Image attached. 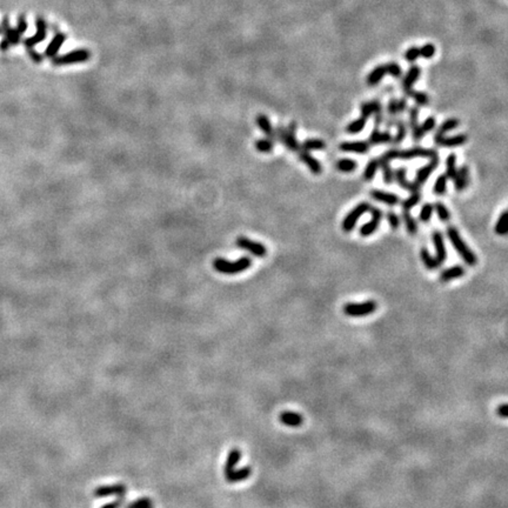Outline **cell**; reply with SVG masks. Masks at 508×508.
Returning <instances> with one entry per match:
<instances>
[{
  "instance_id": "31",
  "label": "cell",
  "mask_w": 508,
  "mask_h": 508,
  "mask_svg": "<svg viewBox=\"0 0 508 508\" xmlns=\"http://www.w3.org/2000/svg\"><path fill=\"white\" fill-rule=\"evenodd\" d=\"M301 149L302 151H321L326 149V143L323 141L322 139H317V138H311L306 139L305 141H302L301 144Z\"/></svg>"
},
{
  "instance_id": "38",
  "label": "cell",
  "mask_w": 508,
  "mask_h": 508,
  "mask_svg": "<svg viewBox=\"0 0 508 508\" xmlns=\"http://www.w3.org/2000/svg\"><path fill=\"white\" fill-rule=\"evenodd\" d=\"M251 475V467H243V469L241 470H239V471H233V472H231V473L229 475H226V478L227 480H229V482H239V481H242V480H245L247 479Z\"/></svg>"
},
{
  "instance_id": "26",
  "label": "cell",
  "mask_w": 508,
  "mask_h": 508,
  "mask_svg": "<svg viewBox=\"0 0 508 508\" xmlns=\"http://www.w3.org/2000/svg\"><path fill=\"white\" fill-rule=\"evenodd\" d=\"M420 74H421V70L417 65L411 66V69L407 72L405 78L402 80V90L403 92H407L413 89V85L418 82V79L420 78Z\"/></svg>"
},
{
  "instance_id": "40",
  "label": "cell",
  "mask_w": 508,
  "mask_h": 508,
  "mask_svg": "<svg viewBox=\"0 0 508 508\" xmlns=\"http://www.w3.org/2000/svg\"><path fill=\"white\" fill-rule=\"evenodd\" d=\"M405 93L409 95L410 98H412L414 100L415 103L418 104L419 106H426V105H429V103H430V97L427 95V93H425V92H420V91H415V90H410V91H407L405 92Z\"/></svg>"
},
{
  "instance_id": "6",
  "label": "cell",
  "mask_w": 508,
  "mask_h": 508,
  "mask_svg": "<svg viewBox=\"0 0 508 508\" xmlns=\"http://www.w3.org/2000/svg\"><path fill=\"white\" fill-rule=\"evenodd\" d=\"M371 207H372L371 204L366 202V201L358 204V205L355 206L354 209L352 210L345 218H343L342 223H341L342 231L346 232V233L353 231L355 229V226H357L358 220L361 218L363 214L367 213V212H370Z\"/></svg>"
},
{
  "instance_id": "24",
  "label": "cell",
  "mask_w": 508,
  "mask_h": 508,
  "mask_svg": "<svg viewBox=\"0 0 508 508\" xmlns=\"http://www.w3.org/2000/svg\"><path fill=\"white\" fill-rule=\"evenodd\" d=\"M255 121H257V125L260 129V131H261L262 133L266 135V138H270L275 141V132H274L273 126H272V123H271L270 118L267 117L266 114L260 113L257 115V119H255Z\"/></svg>"
},
{
  "instance_id": "41",
  "label": "cell",
  "mask_w": 508,
  "mask_h": 508,
  "mask_svg": "<svg viewBox=\"0 0 508 508\" xmlns=\"http://www.w3.org/2000/svg\"><path fill=\"white\" fill-rule=\"evenodd\" d=\"M254 147L260 153H271L274 149V140L270 138L258 139L254 144Z\"/></svg>"
},
{
  "instance_id": "8",
  "label": "cell",
  "mask_w": 508,
  "mask_h": 508,
  "mask_svg": "<svg viewBox=\"0 0 508 508\" xmlns=\"http://www.w3.org/2000/svg\"><path fill=\"white\" fill-rule=\"evenodd\" d=\"M235 243H237L239 249L250 252L252 255H254L257 258H265L267 255V249L263 243L254 241V240H251L250 238L243 237V235L238 237Z\"/></svg>"
},
{
  "instance_id": "39",
  "label": "cell",
  "mask_w": 508,
  "mask_h": 508,
  "mask_svg": "<svg viewBox=\"0 0 508 508\" xmlns=\"http://www.w3.org/2000/svg\"><path fill=\"white\" fill-rule=\"evenodd\" d=\"M460 125V121H459V119L457 118H450V119H446L445 121H443L441 125L439 126V129L437 131V133L435 134H438V135H445L447 132H451V131H453L455 129H458Z\"/></svg>"
},
{
  "instance_id": "42",
  "label": "cell",
  "mask_w": 508,
  "mask_h": 508,
  "mask_svg": "<svg viewBox=\"0 0 508 508\" xmlns=\"http://www.w3.org/2000/svg\"><path fill=\"white\" fill-rule=\"evenodd\" d=\"M395 126H397V133H395L393 139H392V141H393L395 145H400V144L406 139L407 126L403 120H398V121L395 123Z\"/></svg>"
},
{
  "instance_id": "49",
  "label": "cell",
  "mask_w": 508,
  "mask_h": 508,
  "mask_svg": "<svg viewBox=\"0 0 508 508\" xmlns=\"http://www.w3.org/2000/svg\"><path fill=\"white\" fill-rule=\"evenodd\" d=\"M435 127H437V119L434 117H429L421 124V125H420V131H421V133L425 135L433 131Z\"/></svg>"
},
{
  "instance_id": "44",
  "label": "cell",
  "mask_w": 508,
  "mask_h": 508,
  "mask_svg": "<svg viewBox=\"0 0 508 508\" xmlns=\"http://www.w3.org/2000/svg\"><path fill=\"white\" fill-rule=\"evenodd\" d=\"M447 181H449V179H447L446 174H440L439 175L437 180H435L434 186H433V192H434L435 195H438V197H441V195L446 193L447 192Z\"/></svg>"
},
{
  "instance_id": "58",
  "label": "cell",
  "mask_w": 508,
  "mask_h": 508,
  "mask_svg": "<svg viewBox=\"0 0 508 508\" xmlns=\"http://www.w3.org/2000/svg\"><path fill=\"white\" fill-rule=\"evenodd\" d=\"M497 413H498L499 417L506 418L507 417V403H501V405L498 407Z\"/></svg>"
},
{
  "instance_id": "3",
  "label": "cell",
  "mask_w": 508,
  "mask_h": 508,
  "mask_svg": "<svg viewBox=\"0 0 508 508\" xmlns=\"http://www.w3.org/2000/svg\"><path fill=\"white\" fill-rule=\"evenodd\" d=\"M386 74H391L393 78H400L402 74V70L397 63L382 64V65H379L375 67L374 70H372V72L369 74V77L366 79V82L370 86H375L381 82L382 78L385 77Z\"/></svg>"
},
{
  "instance_id": "57",
  "label": "cell",
  "mask_w": 508,
  "mask_h": 508,
  "mask_svg": "<svg viewBox=\"0 0 508 508\" xmlns=\"http://www.w3.org/2000/svg\"><path fill=\"white\" fill-rule=\"evenodd\" d=\"M407 109V100L405 98H401L398 100V113H402Z\"/></svg>"
},
{
  "instance_id": "14",
  "label": "cell",
  "mask_w": 508,
  "mask_h": 508,
  "mask_svg": "<svg viewBox=\"0 0 508 508\" xmlns=\"http://www.w3.org/2000/svg\"><path fill=\"white\" fill-rule=\"evenodd\" d=\"M469 140L467 134H457L453 135V137H446V135H434V143L437 144L438 146L441 147H458L461 145H465Z\"/></svg>"
},
{
  "instance_id": "7",
  "label": "cell",
  "mask_w": 508,
  "mask_h": 508,
  "mask_svg": "<svg viewBox=\"0 0 508 508\" xmlns=\"http://www.w3.org/2000/svg\"><path fill=\"white\" fill-rule=\"evenodd\" d=\"M2 34H4V38L2 42H0V51L5 52L10 49L12 45H17L20 42V38H22V34L15 29H12L9 22V18L4 17L2 25Z\"/></svg>"
},
{
  "instance_id": "54",
  "label": "cell",
  "mask_w": 508,
  "mask_h": 508,
  "mask_svg": "<svg viewBox=\"0 0 508 508\" xmlns=\"http://www.w3.org/2000/svg\"><path fill=\"white\" fill-rule=\"evenodd\" d=\"M26 50H27V52H29V54H30L31 59L33 60L34 63L40 64V63L43 62V58H44V57H43V55L40 54V53H38L37 51H34V50H33V47H31V49H26Z\"/></svg>"
},
{
  "instance_id": "52",
  "label": "cell",
  "mask_w": 508,
  "mask_h": 508,
  "mask_svg": "<svg viewBox=\"0 0 508 508\" xmlns=\"http://www.w3.org/2000/svg\"><path fill=\"white\" fill-rule=\"evenodd\" d=\"M15 30H17L22 35L25 33V31L27 30V23H26L25 14H20L18 17V23H17V27H15Z\"/></svg>"
},
{
  "instance_id": "43",
  "label": "cell",
  "mask_w": 508,
  "mask_h": 508,
  "mask_svg": "<svg viewBox=\"0 0 508 508\" xmlns=\"http://www.w3.org/2000/svg\"><path fill=\"white\" fill-rule=\"evenodd\" d=\"M494 231L498 235H506L507 234V232H508V213H507V211H503L502 213L500 214L498 221H497V223H495Z\"/></svg>"
},
{
  "instance_id": "1",
  "label": "cell",
  "mask_w": 508,
  "mask_h": 508,
  "mask_svg": "<svg viewBox=\"0 0 508 508\" xmlns=\"http://www.w3.org/2000/svg\"><path fill=\"white\" fill-rule=\"evenodd\" d=\"M446 234L451 243L453 245L454 250L458 252V254L461 257L465 263H467L469 266L477 265L478 262L477 255L474 254V252L472 251L469 246H467V243L463 241V239L461 238V235H460L459 231L455 229L454 226H449L447 227Z\"/></svg>"
},
{
  "instance_id": "22",
  "label": "cell",
  "mask_w": 508,
  "mask_h": 508,
  "mask_svg": "<svg viewBox=\"0 0 508 508\" xmlns=\"http://www.w3.org/2000/svg\"><path fill=\"white\" fill-rule=\"evenodd\" d=\"M66 39H67V35L66 34H64V33H60V32H57V33L54 34V37L53 39L51 40V43L49 44V46L46 47V50H45V57L46 58H53L55 57V55L58 54V52L60 50V47L63 46V44L66 42Z\"/></svg>"
},
{
  "instance_id": "20",
  "label": "cell",
  "mask_w": 508,
  "mask_h": 508,
  "mask_svg": "<svg viewBox=\"0 0 508 508\" xmlns=\"http://www.w3.org/2000/svg\"><path fill=\"white\" fill-rule=\"evenodd\" d=\"M279 420L282 425H285L287 427H299L301 426V423L303 422V418L301 414H299L298 412L293 411H283L279 414Z\"/></svg>"
},
{
  "instance_id": "55",
  "label": "cell",
  "mask_w": 508,
  "mask_h": 508,
  "mask_svg": "<svg viewBox=\"0 0 508 508\" xmlns=\"http://www.w3.org/2000/svg\"><path fill=\"white\" fill-rule=\"evenodd\" d=\"M382 157L386 158L387 160H390V161L398 159L399 158V150L398 149H391V150L387 151L385 154H382Z\"/></svg>"
},
{
  "instance_id": "18",
  "label": "cell",
  "mask_w": 508,
  "mask_h": 508,
  "mask_svg": "<svg viewBox=\"0 0 508 508\" xmlns=\"http://www.w3.org/2000/svg\"><path fill=\"white\" fill-rule=\"evenodd\" d=\"M371 198L373 200H377L379 202L386 204L389 206H395L400 202V197L398 194L391 193V192H385L381 190H372L371 191Z\"/></svg>"
},
{
  "instance_id": "29",
  "label": "cell",
  "mask_w": 508,
  "mask_h": 508,
  "mask_svg": "<svg viewBox=\"0 0 508 508\" xmlns=\"http://www.w3.org/2000/svg\"><path fill=\"white\" fill-rule=\"evenodd\" d=\"M420 258H421V261L423 263V266H425L427 270L435 271V270L439 269L440 265L438 263L437 259H435V257H433V255L431 254V252L429 251L427 247H422V249L420 250Z\"/></svg>"
},
{
  "instance_id": "56",
  "label": "cell",
  "mask_w": 508,
  "mask_h": 508,
  "mask_svg": "<svg viewBox=\"0 0 508 508\" xmlns=\"http://www.w3.org/2000/svg\"><path fill=\"white\" fill-rule=\"evenodd\" d=\"M370 212L372 214V218L377 219V220H379V221H381V219H382V211L381 210L378 209V207L372 206L370 209Z\"/></svg>"
},
{
  "instance_id": "21",
  "label": "cell",
  "mask_w": 508,
  "mask_h": 508,
  "mask_svg": "<svg viewBox=\"0 0 508 508\" xmlns=\"http://www.w3.org/2000/svg\"><path fill=\"white\" fill-rule=\"evenodd\" d=\"M299 159H300V161H302L307 167H309V170L313 174L318 175L322 172V165L320 164L319 160H317V158H314L313 155L310 153V152L300 151Z\"/></svg>"
},
{
  "instance_id": "50",
  "label": "cell",
  "mask_w": 508,
  "mask_h": 508,
  "mask_svg": "<svg viewBox=\"0 0 508 508\" xmlns=\"http://www.w3.org/2000/svg\"><path fill=\"white\" fill-rule=\"evenodd\" d=\"M387 112H389L390 120H389V125L391 126L392 124L394 123V119L398 114V100L392 98L389 103V106H387Z\"/></svg>"
},
{
  "instance_id": "25",
  "label": "cell",
  "mask_w": 508,
  "mask_h": 508,
  "mask_svg": "<svg viewBox=\"0 0 508 508\" xmlns=\"http://www.w3.org/2000/svg\"><path fill=\"white\" fill-rule=\"evenodd\" d=\"M463 275H465V269H463V267L460 266V265H455V266H452V267H449V269L443 270L441 273H440L439 280L441 282H449L454 279L461 278V277H463Z\"/></svg>"
},
{
  "instance_id": "23",
  "label": "cell",
  "mask_w": 508,
  "mask_h": 508,
  "mask_svg": "<svg viewBox=\"0 0 508 508\" xmlns=\"http://www.w3.org/2000/svg\"><path fill=\"white\" fill-rule=\"evenodd\" d=\"M410 127L412 132V137L415 141H420L423 138V134L420 131L419 125V109L418 107H411L410 109Z\"/></svg>"
},
{
  "instance_id": "12",
  "label": "cell",
  "mask_w": 508,
  "mask_h": 508,
  "mask_svg": "<svg viewBox=\"0 0 508 508\" xmlns=\"http://www.w3.org/2000/svg\"><path fill=\"white\" fill-rule=\"evenodd\" d=\"M432 241L435 249V259L439 265H442L447 259V250L445 245V239L440 231H434L432 233Z\"/></svg>"
},
{
  "instance_id": "16",
  "label": "cell",
  "mask_w": 508,
  "mask_h": 508,
  "mask_svg": "<svg viewBox=\"0 0 508 508\" xmlns=\"http://www.w3.org/2000/svg\"><path fill=\"white\" fill-rule=\"evenodd\" d=\"M371 145L369 141H363V140H358V141H342L339 145L340 151L345 152V153H354V154H365L369 153Z\"/></svg>"
},
{
  "instance_id": "10",
  "label": "cell",
  "mask_w": 508,
  "mask_h": 508,
  "mask_svg": "<svg viewBox=\"0 0 508 508\" xmlns=\"http://www.w3.org/2000/svg\"><path fill=\"white\" fill-rule=\"evenodd\" d=\"M438 152L434 149H425V147H411V149L407 150H399V158L402 160H411L414 158H427L432 159L434 157H437Z\"/></svg>"
},
{
  "instance_id": "28",
  "label": "cell",
  "mask_w": 508,
  "mask_h": 508,
  "mask_svg": "<svg viewBox=\"0 0 508 508\" xmlns=\"http://www.w3.org/2000/svg\"><path fill=\"white\" fill-rule=\"evenodd\" d=\"M379 169L382 172V180L386 185H391L394 180V172L391 167V161L381 157L379 159Z\"/></svg>"
},
{
  "instance_id": "9",
  "label": "cell",
  "mask_w": 508,
  "mask_h": 508,
  "mask_svg": "<svg viewBox=\"0 0 508 508\" xmlns=\"http://www.w3.org/2000/svg\"><path fill=\"white\" fill-rule=\"evenodd\" d=\"M435 54V46L433 44H426V45L421 46L419 49L417 46H412L409 50L405 52V58L407 62L414 63L415 60L419 58H425V59H431L433 58Z\"/></svg>"
},
{
  "instance_id": "27",
  "label": "cell",
  "mask_w": 508,
  "mask_h": 508,
  "mask_svg": "<svg viewBox=\"0 0 508 508\" xmlns=\"http://www.w3.org/2000/svg\"><path fill=\"white\" fill-rule=\"evenodd\" d=\"M392 134L389 131L381 132L379 129H374L370 135L369 144L370 145H383V144H389L392 141Z\"/></svg>"
},
{
  "instance_id": "15",
  "label": "cell",
  "mask_w": 508,
  "mask_h": 508,
  "mask_svg": "<svg viewBox=\"0 0 508 508\" xmlns=\"http://www.w3.org/2000/svg\"><path fill=\"white\" fill-rule=\"evenodd\" d=\"M393 172H394L395 181L398 182V185L401 187V189L409 191L411 193L420 191V187L421 186L418 185L415 181L414 182L410 181L409 178H407V169H405V167H399V169Z\"/></svg>"
},
{
  "instance_id": "36",
  "label": "cell",
  "mask_w": 508,
  "mask_h": 508,
  "mask_svg": "<svg viewBox=\"0 0 508 508\" xmlns=\"http://www.w3.org/2000/svg\"><path fill=\"white\" fill-rule=\"evenodd\" d=\"M240 457H241V453H240V451L238 449L231 451L225 465V475H229L231 472H233L235 470V466L238 465Z\"/></svg>"
},
{
  "instance_id": "59",
  "label": "cell",
  "mask_w": 508,
  "mask_h": 508,
  "mask_svg": "<svg viewBox=\"0 0 508 508\" xmlns=\"http://www.w3.org/2000/svg\"><path fill=\"white\" fill-rule=\"evenodd\" d=\"M0 34H2V27H0Z\"/></svg>"
},
{
  "instance_id": "34",
  "label": "cell",
  "mask_w": 508,
  "mask_h": 508,
  "mask_svg": "<svg viewBox=\"0 0 508 508\" xmlns=\"http://www.w3.org/2000/svg\"><path fill=\"white\" fill-rule=\"evenodd\" d=\"M378 170H379V159L377 158L371 159L369 164L366 165L365 170H363L362 173L363 180H366V181H372V180L374 179L375 174H377Z\"/></svg>"
},
{
  "instance_id": "13",
  "label": "cell",
  "mask_w": 508,
  "mask_h": 508,
  "mask_svg": "<svg viewBox=\"0 0 508 508\" xmlns=\"http://www.w3.org/2000/svg\"><path fill=\"white\" fill-rule=\"evenodd\" d=\"M438 166H439V155L430 159V162L426 164L425 166L420 167V169L417 171V174H415L414 181L420 186L423 185V184H425L427 180L430 179L431 174L433 173L435 170H437Z\"/></svg>"
},
{
  "instance_id": "32",
  "label": "cell",
  "mask_w": 508,
  "mask_h": 508,
  "mask_svg": "<svg viewBox=\"0 0 508 508\" xmlns=\"http://www.w3.org/2000/svg\"><path fill=\"white\" fill-rule=\"evenodd\" d=\"M335 167H337L338 171L342 172V173H352V172L357 170L358 162L353 159L342 158L338 160L337 164H335Z\"/></svg>"
},
{
  "instance_id": "17",
  "label": "cell",
  "mask_w": 508,
  "mask_h": 508,
  "mask_svg": "<svg viewBox=\"0 0 508 508\" xmlns=\"http://www.w3.org/2000/svg\"><path fill=\"white\" fill-rule=\"evenodd\" d=\"M297 123L291 121L289 127H287L285 131V135H283L282 144L287 147V150L291 152H298L299 151V143L297 139Z\"/></svg>"
},
{
  "instance_id": "51",
  "label": "cell",
  "mask_w": 508,
  "mask_h": 508,
  "mask_svg": "<svg viewBox=\"0 0 508 508\" xmlns=\"http://www.w3.org/2000/svg\"><path fill=\"white\" fill-rule=\"evenodd\" d=\"M386 218H387V221H389V223H390L391 229L393 231H397L400 227V217L399 215L395 213V212L390 211L389 213L386 214Z\"/></svg>"
},
{
  "instance_id": "48",
  "label": "cell",
  "mask_w": 508,
  "mask_h": 508,
  "mask_svg": "<svg viewBox=\"0 0 508 508\" xmlns=\"http://www.w3.org/2000/svg\"><path fill=\"white\" fill-rule=\"evenodd\" d=\"M432 215H433V204L426 202L423 204L421 210H420L419 213V220L421 222H429Z\"/></svg>"
},
{
  "instance_id": "53",
  "label": "cell",
  "mask_w": 508,
  "mask_h": 508,
  "mask_svg": "<svg viewBox=\"0 0 508 508\" xmlns=\"http://www.w3.org/2000/svg\"><path fill=\"white\" fill-rule=\"evenodd\" d=\"M127 508H153V505H152L150 500L143 499V500H138L137 502H134L133 505H130Z\"/></svg>"
},
{
  "instance_id": "47",
  "label": "cell",
  "mask_w": 508,
  "mask_h": 508,
  "mask_svg": "<svg viewBox=\"0 0 508 508\" xmlns=\"http://www.w3.org/2000/svg\"><path fill=\"white\" fill-rule=\"evenodd\" d=\"M433 211H435V213H437L438 218L440 220H441V221H443V222L449 221V220L451 219V213H450L449 209H447L445 204L441 202V201H437V202L434 204V205H433Z\"/></svg>"
},
{
  "instance_id": "46",
  "label": "cell",
  "mask_w": 508,
  "mask_h": 508,
  "mask_svg": "<svg viewBox=\"0 0 508 508\" xmlns=\"http://www.w3.org/2000/svg\"><path fill=\"white\" fill-rule=\"evenodd\" d=\"M457 155L454 153H451L446 159V177L447 179L453 180L455 177V173H457Z\"/></svg>"
},
{
  "instance_id": "37",
  "label": "cell",
  "mask_w": 508,
  "mask_h": 508,
  "mask_svg": "<svg viewBox=\"0 0 508 508\" xmlns=\"http://www.w3.org/2000/svg\"><path fill=\"white\" fill-rule=\"evenodd\" d=\"M366 123H367V119L363 118V117H360L358 119L353 120V121H351L349 125L346 126V133L359 134L360 132H362L363 129L366 127Z\"/></svg>"
},
{
  "instance_id": "19",
  "label": "cell",
  "mask_w": 508,
  "mask_h": 508,
  "mask_svg": "<svg viewBox=\"0 0 508 508\" xmlns=\"http://www.w3.org/2000/svg\"><path fill=\"white\" fill-rule=\"evenodd\" d=\"M454 181V187L458 192H462L467 189V186L470 185L471 181V175H470V170L466 165H463L458 169L457 173H455V177L453 178Z\"/></svg>"
},
{
  "instance_id": "35",
  "label": "cell",
  "mask_w": 508,
  "mask_h": 508,
  "mask_svg": "<svg viewBox=\"0 0 508 508\" xmlns=\"http://www.w3.org/2000/svg\"><path fill=\"white\" fill-rule=\"evenodd\" d=\"M379 225H380L379 220L372 218L371 221L365 222L361 227H360V229H359V234L361 235V237H363V238L371 237L372 234H374L375 232L378 231Z\"/></svg>"
},
{
  "instance_id": "2",
  "label": "cell",
  "mask_w": 508,
  "mask_h": 508,
  "mask_svg": "<svg viewBox=\"0 0 508 508\" xmlns=\"http://www.w3.org/2000/svg\"><path fill=\"white\" fill-rule=\"evenodd\" d=\"M212 266H213V269L217 271L218 273L226 274V275H234L249 270L252 266V260L249 257H242L238 260H235V261H230V260H226L223 258H217L213 260Z\"/></svg>"
},
{
  "instance_id": "5",
  "label": "cell",
  "mask_w": 508,
  "mask_h": 508,
  "mask_svg": "<svg viewBox=\"0 0 508 508\" xmlns=\"http://www.w3.org/2000/svg\"><path fill=\"white\" fill-rule=\"evenodd\" d=\"M90 58H91L90 51L77 50V51H72V52H70V53L53 57L52 58V65L57 66V67L66 66V65H71V64H79V63L89 62Z\"/></svg>"
},
{
  "instance_id": "11",
  "label": "cell",
  "mask_w": 508,
  "mask_h": 508,
  "mask_svg": "<svg viewBox=\"0 0 508 508\" xmlns=\"http://www.w3.org/2000/svg\"><path fill=\"white\" fill-rule=\"evenodd\" d=\"M35 27H37V32H35L32 37L26 38L24 40V45H25L26 49L34 47L35 45H38V44H40L46 39L47 24L42 15H38V17L35 18Z\"/></svg>"
},
{
  "instance_id": "45",
  "label": "cell",
  "mask_w": 508,
  "mask_h": 508,
  "mask_svg": "<svg viewBox=\"0 0 508 508\" xmlns=\"http://www.w3.org/2000/svg\"><path fill=\"white\" fill-rule=\"evenodd\" d=\"M420 200H421V193H420V191L411 193L409 198L402 200V202H401L402 211H411L412 209H413V207L418 205V204L420 202Z\"/></svg>"
},
{
  "instance_id": "30",
  "label": "cell",
  "mask_w": 508,
  "mask_h": 508,
  "mask_svg": "<svg viewBox=\"0 0 508 508\" xmlns=\"http://www.w3.org/2000/svg\"><path fill=\"white\" fill-rule=\"evenodd\" d=\"M382 110L381 104L379 100H372V101H365L360 106V112H361V117L369 119L372 117L375 112Z\"/></svg>"
},
{
  "instance_id": "4",
  "label": "cell",
  "mask_w": 508,
  "mask_h": 508,
  "mask_svg": "<svg viewBox=\"0 0 508 508\" xmlns=\"http://www.w3.org/2000/svg\"><path fill=\"white\" fill-rule=\"evenodd\" d=\"M378 309V303L374 300H367L363 302H349L342 307L345 315L350 318H361L373 314Z\"/></svg>"
},
{
  "instance_id": "33",
  "label": "cell",
  "mask_w": 508,
  "mask_h": 508,
  "mask_svg": "<svg viewBox=\"0 0 508 508\" xmlns=\"http://www.w3.org/2000/svg\"><path fill=\"white\" fill-rule=\"evenodd\" d=\"M402 220L410 235H415L418 233V221L410 213V211H402Z\"/></svg>"
}]
</instances>
